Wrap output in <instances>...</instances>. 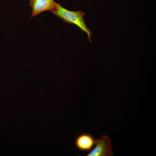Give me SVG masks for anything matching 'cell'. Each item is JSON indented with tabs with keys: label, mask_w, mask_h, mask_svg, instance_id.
I'll list each match as a JSON object with an SVG mask.
<instances>
[{
	"label": "cell",
	"mask_w": 156,
	"mask_h": 156,
	"mask_svg": "<svg viewBox=\"0 0 156 156\" xmlns=\"http://www.w3.org/2000/svg\"><path fill=\"white\" fill-rule=\"evenodd\" d=\"M29 5L32 8L31 18L42 12L51 11L54 8L56 2L54 0H29Z\"/></svg>",
	"instance_id": "cell-3"
},
{
	"label": "cell",
	"mask_w": 156,
	"mask_h": 156,
	"mask_svg": "<svg viewBox=\"0 0 156 156\" xmlns=\"http://www.w3.org/2000/svg\"><path fill=\"white\" fill-rule=\"evenodd\" d=\"M51 12L68 24H73L87 34L90 42H92V31L85 23L83 16L85 13L81 10L72 11L62 7L60 3L56 2L55 7Z\"/></svg>",
	"instance_id": "cell-1"
},
{
	"label": "cell",
	"mask_w": 156,
	"mask_h": 156,
	"mask_svg": "<svg viewBox=\"0 0 156 156\" xmlns=\"http://www.w3.org/2000/svg\"><path fill=\"white\" fill-rule=\"evenodd\" d=\"M95 140L93 136L90 134L83 133L76 137L75 144L78 149L82 151H89L94 145Z\"/></svg>",
	"instance_id": "cell-4"
},
{
	"label": "cell",
	"mask_w": 156,
	"mask_h": 156,
	"mask_svg": "<svg viewBox=\"0 0 156 156\" xmlns=\"http://www.w3.org/2000/svg\"><path fill=\"white\" fill-rule=\"evenodd\" d=\"M94 148L86 155L87 156H111L114 153L109 137L102 135L100 139L95 140Z\"/></svg>",
	"instance_id": "cell-2"
}]
</instances>
